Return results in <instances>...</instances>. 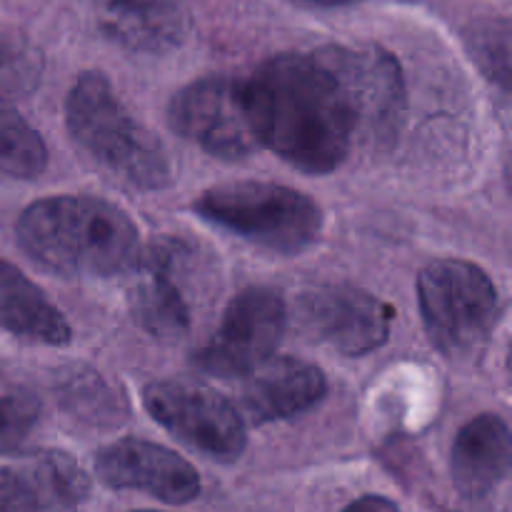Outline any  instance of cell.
<instances>
[{"mask_svg":"<svg viewBox=\"0 0 512 512\" xmlns=\"http://www.w3.org/2000/svg\"><path fill=\"white\" fill-rule=\"evenodd\" d=\"M395 310L355 285H320L300 300L303 328L343 355H368L390 338Z\"/></svg>","mask_w":512,"mask_h":512,"instance_id":"9","label":"cell"},{"mask_svg":"<svg viewBox=\"0 0 512 512\" xmlns=\"http://www.w3.org/2000/svg\"><path fill=\"white\" fill-rule=\"evenodd\" d=\"M170 128L220 160H240L260 150L248 83L238 78H203L173 95Z\"/></svg>","mask_w":512,"mask_h":512,"instance_id":"6","label":"cell"},{"mask_svg":"<svg viewBox=\"0 0 512 512\" xmlns=\"http://www.w3.org/2000/svg\"><path fill=\"white\" fill-rule=\"evenodd\" d=\"M418 303L430 343L448 358L473 355L500 315L498 288L478 265L448 258L418 275Z\"/></svg>","mask_w":512,"mask_h":512,"instance_id":"5","label":"cell"},{"mask_svg":"<svg viewBox=\"0 0 512 512\" xmlns=\"http://www.w3.org/2000/svg\"><path fill=\"white\" fill-rule=\"evenodd\" d=\"M310 3H320V5H345V3H355V0H310Z\"/></svg>","mask_w":512,"mask_h":512,"instance_id":"22","label":"cell"},{"mask_svg":"<svg viewBox=\"0 0 512 512\" xmlns=\"http://www.w3.org/2000/svg\"><path fill=\"white\" fill-rule=\"evenodd\" d=\"M105 33L135 53L178 48L190 30L183 0H93Z\"/></svg>","mask_w":512,"mask_h":512,"instance_id":"13","label":"cell"},{"mask_svg":"<svg viewBox=\"0 0 512 512\" xmlns=\"http://www.w3.org/2000/svg\"><path fill=\"white\" fill-rule=\"evenodd\" d=\"M143 405L155 423L208 458L233 463L245 453L248 433L243 418L208 385L158 380L145 385Z\"/></svg>","mask_w":512,"mask_h":512,"instance_id":"7","label":"cell"},{"mask_svg":"<svg viewBox=\"0 0 512 512\" xmlns=\"http://www.w3.org/2000/svg\"><path fill=\"white\" fill-rule=\"evenodd\" d=\"M285 300L270 288H245L225 308L213 338L193 365L213 378H245L270 360L285 333Z\"/></svg>","mask_w":512,"mask_h":512,"instance_id":"8","label":"cell"},{"mask_svg":"<svg viewBox=\"0 0 512 512\" xmlns=\"http://www.w3.org/2000/svg\"><path fill=\"white\" fill-rule=\"evenodd\" d=\"M208 223L283 255L308 250L323 230V210L310 195L265 180H238L205 190L193 205Z\"/></svg>","mask_w":512,"mask_h":512,"instance_id":"4","label":"cell"},{"mask_svg":"<svg viewBox=\"0 0 512 512\" xmlns=\"http://www.w3.org/2000/svg\"><path fill=\"white\" fill-rule=\"evenodd\" d=\"M510 468V428L500 415L483 413L465 423L450 448V475L470 498L498 488Z\"/></svg>","mask_w":512,"mask_h":512,"instance_id":"14","label":"cell"},{"mask_svg":"<svg viewBox=\"0 0 512 512\" xmlns=\"http://www.w3.org/2000/svg\"><path fill=\"white\" fill-rule=\"evenodd\" d=\"M93 378L95 375H85V388L83 385H78V383H73V380H70V385H68V403H75V400H88L90 398V385H93ZM93 398H100L98 403H100V413L103 415H110V410H113L115 413V408H110V395H108V390H103V393L100 395H95L93 393ZM90 403V400H88Z\"/></svg>","mask_w":512,"mask_h":512,"instance_id":"20","label":"cell"},{"mask_svg":"<svg viewBox=\"0 0 512 512\" xmlns=\"http://www.w3.org/2000/svg\"><path fill=\"white\" fill-rule=\"evenodd\" d=\"M40 418V403L23 388L0 390V455L15 453Z\"/></svg>","mask_w":512,"mask_h":512,"instance_id":"18","label":"cell"},{"mask_svg":"<svg viewBox=\"0 0 512 512\" xmlns=\"http://www.w3.org/2000/svg\"><path fill=\"white\" fill-rule=\"evenodd\" d=\"M135 512H158V510H135Z\"/></svg>","mask_w":512,"mask_h":512,"instance_id":"23","label":"cell"},{"mask_svg":"<svg viewBox=\"0 0 512 512\" xmlns=\"http://www.w3.org/2000/svg\"><path fill=\"white\" fill-rule=\"evenodd\" d=\"M328 393L323 370L298 358H270L243 388V408L255 423L288 420L315 408Z\"/></svg>","mask_w":512,"mask_h":512,"instance_id":"12","label":"cell"},{"mask_svg":"<svg viewBox=\"0 0 512 512\" xmlns=\"http://www.w3.org/2000/svg\"><path fill=\"white\" fill-rule=\"evenodd\" d=\"M40 498L33 480L0 468V512H40Z\"/></svg>","mask_w":512,"mask_h":512,"instance_id":"19","label":"cell"},{"mask_svg":"<svg viewBox=\"0 0 512 512\" xmlns=\"http://www.w3.org/2000/svg\"><path fill=\"white\" fill-rule=\"evenodd\" d=\"M245 83L260 145L310 175L333 173L358 138L388 140L403 123V73L380 48L275 55Z\"/></svg>","mask_w":512,"mask_h":512,"instance_id":"1","label":"cell"},{"mask_svg":"<svg viewBox=\"0 0 512 512\" xmlns=\"http://www.w3.org/2000/svg\"><path fill=\"white\" fill-rule=\"evenodd\" d=\"M35 490H38L40 508H45L48 498H55L63 508H75L88 495V478L68 455L43 453L38 460V485H35Z\"/></svg>","mask_w":512,"mask_h":512,"instance_id":"17","label":"cell"},{"mask_svg":"<svg viewBox=\"0 0 512 512\" xmlns=\"http://www.w3.org/2000/svg\"><path fill=\"white\" fill-rule=\"evenodd\" d=\"M175 250L155 245L140 253L128 290V308L135 325L158 340H180L190 330V308L173 278Z\"/></svg>","mask_w":512,"mask_h":512,"instance_id":"11","label":"cell"},{"mask_svg":"<svg viewBox=\"0 0 512 512\" xmlns=\"http://www.w3.org/2000/svg\"><path fill=\"white\" fill-rule=\"evenodd\" d=\"M65 123L75 143L140 190H160L170 183V163L163 145L125 110L103 73H83L65 100Z\"/></svg>","mask_w":512,"mask_h":512,"instance_id":"3","label":"cell"},{"mask_svg":"<svg viewBox=\"0 0 512 512\" xmlns=\"http://www.w3.org/2000/svg\"><path fill=\"white\" fill-rule=\"evenodd\" d=\"M15 235L35 263L63 275L108 278L130 273L143 253L130 215L88 195H55L28 205Z\"/></svg>","mask_w":512,"mask_h":512,"instance_id":"2","label":"cell"},{"mask_svg":"<svg viewBox=\"0 0 512 512\" xmlns=\"http://www.w3.org/2000/svg\"><path fill=\"white\" fill-rule=\"evenodd\" d=\"M343 512H400L393 500L383 498V495H363L360 500L350 503Z\"/></svg>","mask_w":512,"mask_h":512,"instance_id":"21","label":"cell"},{"mask_svg":"<svg viewBox=\"0 0 512 512\" xmlns=\"http://www.w3.org/2000/svg\"><path fill=\"white\" fill-rule=\"evenodd\" d=\"M0 328L55 348L73 340V328L65 315L45 298L38 285L5 260H0Z\"/></svg>","mask_w":512,"mask_h":512,"instance_id":"15","label":"cell"},{"mask_svg":"<svg viewBox=\"0 0 512 512\" xmlns=\"http://www.w3.org/2000/svg\"><path fill=\"white\" fill-rule=\"evenodd\" d=\"M100 483L115 490H140L170 505H185L200 495V475L185 458L158 443L125 438L95 458Z\"/></svg>","mask_w":512,"mask_h":512,"instance_id":"10","label":"cell"},{"mask_svg":"<svg viewBox=\"0 0 512 512\" xmlns=\"http://www.w3.org/2000/svg\"><path fill=\"white\" fill-rule=\"evenodd\" d=\"M48 168V148L23 115L0 98V175L33 180Z\"/></svg>","mask_w":512,"mask_h":512,"instance_id":"16","label":"cell"}]
</instances>
